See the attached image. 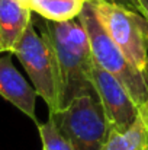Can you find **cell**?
<instances>
[{
    "label": "cell",
    "instance_id": "ba28073f",
    "mask_svg": "<svg viewBox=\"0 0 148 150\" xmlns=\"http://www.w3.org/2000/svg\"><path fill=\"white\" fill-rule=\"evenodd\" d=\"M32 10L22 0H0V38L4 52H12L28 25Z\"/></svg>",
    "mask_w": 148,
    "mask_h": 150
},
{
    "label": "cell",
    "instance_id": "5b68a950",
    "mask_svg": "<svg viewBox=\"0 0 148 150\" xmlns=\"http://www.w3.org/2000/svg\"><path fill=\"white\" fill-rule=\"evenodd\" d=\"M93 12L109 38L148 79V21L140 13L103 0H92Z\"/></svg>",
    "mask_w": 148,
    "mask_h": 150
},
{
    "label": "cell",
    "instance_id": "3957f363",
    "mask_svg": "<svg viewBox=\"0 0 148 150\" xmlns=\"http://www.w3.org/2000/svg\"><path fill=\"white\" fill-rule=\"evenodd\" d=\"M12 54L18 57L29 76L38 96L45 100L49 114L62 106V82L58 60L44 34H38L31 22Z\"/></svg>",
    "mask_w": 148,
    "mask_h": 150
},
{
    "label": "cell",
    "instance_id": "52a82bcc",
    "mask_svg": "<svg viewBox=\"0 0 148 150\" xmlns=\"http://www.w3.org/2000/svg\"><path fill=\"white\" fill-rule=\"evenodd\" d=\"M0 96L16 106L32 121H36L35 108L38 95L13 66L10 55L0 57Z\"/></svg>",
    "mask_w": 148,
    "mask_h": 150
},
{
    "label": "cell",
    "instance_id": "7a4b0ae2",
    "mask_svg": "<svg viewBox=\"0 0 148 150\" xmlns=\"http://www.w3.org/2000/svg\"><path fill=\"white\" fill-rule=\"evenodd\" d=\"M77 18L87 32L95 63L123 85L140 114L148 120V79L129 63L123 52L109 38L99 23L90 1L84 3Z\"/></svg>",
    "mask_w": 148,
    "mask_h": 150
},
{
    "label": "cell",
    "instance_id": "5bb4252c",
    "mask_svg": "<svg viewBox=\"0 0 148 150\" xmlns=\"http://www.w3.org/2000/svg\"><path fill=\"white\" fill-rule=\"evenodd\" d=\"M0 52H4V48H3V44H1V38H0Z\"/></svg>",
    "mask_w": 148,
    "mask_h": 150
},
{
    "label": "cell",
    "instance_id": "8fae6325",
    "mask_svg": "<svg viewBox=\"0 0 148 150\" xmlns=\"http://www.w3.org/2000/svg\"><path fill=\"white\" fill-rule=\"evenodd\" d=\"M39 137L42 142L44 150H74L71 144L62 137V134L55 127L54 121L48 118L47 122L38 125Z\"/></svg>",
    "mask_w": 148,
    "mask_h": 150
},
{
    "label": "cell",
    "instance_id": "7c38bea8",
    "mask_svg": "<svg viewBox=\"0 0 148 150\" xmlns=\"http://www.w3.org/2000/svg\"><path fill=\"white\" fill-rule=\"evenodd\" d=\"M103 1H107V3H112V4H118V6H122L125 9H129V10H134V12L142 15L141 7H140L137 0H103Z\"/></svg>",
    "mask_w": 148,
    "mask_h": 150
},
{
    "label": "cell",
    "instance_id": "9a60e30c",
    "mask_svg": "<svg viewBox=\"0 0 148 150\" xmlns=\"http://www.w3.org/2000/svg\"><path fill=\"white\" fill-rule=\"evenodd\" d=\"M84 1H92V0H84Z\"/></svg>",
    "mask_w": 148,
    "mask_h": 150
},
{
    "label": "cell",
    "instance_id": "4fadbf2b",
    "mask_svg": "<svg viewBox=\"0 0 148 150\" xmlns=\"http://www.w3.org/2000/svg\"><path fill=\"white\" fill-rule=\"evenodd\" d=\"M140 7H141V12H142V16L148 21V0H137Z\"/></svg>",
    "mask_w": 148,
    "mask_h": 150
},
{
    "label": "cell",
    "instance_id": "30bf717a",
    "mask_svg": "<svg viewBox=\"0 0 148 150\" xmlns=\"http://www.w3.org/2000/svg\"><path fill=\"white\" fill-rule=\"evenodd\" d=\"M32 12L51 22H65L76 19L83 6L84 0H22Z\"/></svg>",
    "mask_w": 148,
    "mask_h": 150
},
{
    "label": "cell",
    "instance_id": "8992f818",
    "mask_svg": "<svg viewBox=\"0 0 148 150\" xmlns=\"http://www.w3.org/2000/svg\"><path fill=\"white\" fill-rule=\"evenodd\" d=\"M90 80L110 128L119 131L128 128L137 120L140 111L123 85L96 63L92 67Z\"/></svg>",
    "mask_w": 148,
    "mask_h": 150
},
{
    "label": "cell",
    "instance_id": "277c9868",
    "mask_svg": "<svg viewBox=\"0 0 148 150\" xmlns=\"http://www.w3.org/2000/svg\"><path fill=\"white\" fill-rule=\"evenodd\" d=\"M49 118L74 150H99L110 130L95 93L73 98Z\"/></svg>",
    "mask_w": 148,
    "mask_h": 150
},
{
    "label": "cell",
    "instance_id": "6da1fadb",
    "mask_svg": "<svg viewBox=\"0 0 148 150\" xmlns=\"http://www.w3.org/2000/svg\"><path fill=\"white\" fill-rule=\"evenodd\" d=\"M39 28L58 60L62 82V106L79 95L95 93L90 80L95 60L87 32L80 19L76 18L65 22L44 19Z\"/></svg>",
    "mask_w": 148,
    "mask_h": 150
},
{
    "label": "cell",
    "instance_id": "9c48e42d",
    "mask_svg": "<svg viewBox=\"0 0 148 150\" xmlns=\"http://www.w3.org/2000/svg\"><path fill=\"white\" fill-rule=\"evenodd\" d=\"M99 150H148V120L140 114L128 128H110Z\"/></svg>",
    "mask_w": 148,
    "mask_h": 150
}]
</instances>
